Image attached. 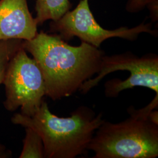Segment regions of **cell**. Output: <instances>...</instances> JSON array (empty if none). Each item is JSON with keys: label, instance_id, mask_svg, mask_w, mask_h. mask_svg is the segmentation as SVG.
<instances>
[{"label": "cell", "instance_id": "6da1fadb", "mask_svg": "<svg viewBox=\"0 0 158 158\" xmlns=\"http://www.w3.org/2000/svg\"><path fill=\"white\" fill-rule=\"evenodd\" d=\"M23 48L37 63L43 75L46 96L53 100L73 95L98 73L104 53L84 42L69 45L58 35L41 31Z\"/></svg>", "mask_w": 158, "mask_h": 158}, {"label": "cell", "instance_id": "7a4b0ae2", "mask_svg": "<svg viewBox=\"0 0 158 158\" xmlns=\"http://www.w3.org/2000/svg\"><path fill=\"white\" fill-rule=\"evenodd\" d=\"M105 120L89 108L80 107L69 117L52 113L43 101L31 116L17 113L12 117L15 125L31 128L41 137L46 158H74L84 155L96 130Z\"/></svg>", "mask_w": 158, "mask_h": 158}, {"label": "cell", "instance_id": "3957f363", "mask_svg": "<svg viewBox=\"0 0 158 158\" xmlns=\"http://www.w3.org/2000/svg\"><path fill=\"white\" fill-rule=\"evenodd\" d=\"M130 117L119 123L104 121L88 146L95 158H155L158 156V125L149 116L128 108Z\"/></svg>", "mask_w": 158, "mask_h": 158}, {"label": "cell", "instance_id": "277c9868", "mask_svg": "<svg viewBox=\"0 0 158 158\" xmlns=\"http://www.w3.org/2000/svg\"><path fill=\"white\" fill-rule=\"evenodd\" d=\"M2 84L6 90L4 106L9 111L20 108L21 114L31 116L46 96L45 81L40 67L34 58L28 56L23 45L8 63Z\"/></svg>", "mask_w": 158, "mask_h": 158}, {"label": "cell", "instance_id": "5b68a950", "mask_svg": "<svg viewBox=\"0 0 158 158\" xmlns=\"http://www.w3.org/2000/svg\"><path fill=\"white\" fill-rule=\"evenodd\" d=\"M49 32L58 35L69 41L77 37L81 42L100 48L102 43L112 38H120L133 41L140 34L148 33L156 36L157 30L152 29L151 23H142L133 28L122 27L114 30L102 28L97 22L91 11L89 0H80L77 6L69 10L56 21H51Z\"/></svg>", "mask_w": 158, "mask_h": 158}, {"label": "cell", "instance_id": "8992f818", "mask_svg": "<svg viewBox=\"0 0 158 158\" xmlns=\"http://www.w3.org/2000/svg\"><path fill=\"white\" fill-rule=\"evenodd\" d=\"M127 70L130 77L125 80L115 79L105 84V95L115 97L123 91L135 87L149 88L158 95V57L148 54L138 57L131 52L102 57L101 67L97 76L85 81L79 90L85 94L94 87L108 74Z\"/></svg>", "mask_w": 158, "mask_h": 158}, {"label": "cell", "instance_id": "52a82bcc", "mask_svg": "<svg viewBox=\"0 0 158 158\" xmlns=\"http://www.w3.org/2000/svg\"><path fill=\"white\" fill-rule=\"evenodd\" d=\"M38 27L27 0H0V41L32 40Z\"/></svg>", "mask_w": 158, "mask_h": 158}, {"label": "cell", "instance_id": "ba28073f", "mask_svg": "<svg viewBox=\"0 0 158 158\" xmlns=\"http://www.w3.org/2000/svg\"><path fill=\"white\" fill-rule=\"evenodd\" d=\"M72 4L70 0H36V17L38 25L48 21H56L71 10Z\"/></svg>", "mask_w": 158, "mask_h": 158}, {"label": "cell", "instance_id": "9c48e42d", "mask_svg": "<svg viewBox=\"0 0 158 158\" xmlns=\"http://www.w3.org/2000/svg\"><path fill=\"white\" fill-rule=\"evenodd\" d=\"M26 134L19 158H45L44 147L40 136L31 128H25Z\"/></svg>", "mask_w": 158, "mask_h": 158}, {"label": "cell", "instance_id": "30bf717a", "mask_svg": "<svg viewBox=\"0 0 158 158\" xmlns=\"http://www.w3.org/2000/svg\"><path fill=\"white\" fill-rule=\"evenodd\" d=\"M23 40H10L0 41V85L4 79L6 70L12 57L23 45Z\"/></svg>", "mask_w": 158, "mask_h": 158}, {"label": "cell", "instance_id": "8fae6325", "mask_svg": "<svg viewBox=\"0 0 158 158\" xmlns=\"http://www.w3.org/2000/svg\"><path fill=\"white\" fill-rule=\"evenodd\" d=\"M148 8L152 22L158 20V0H128L126 10L131 13L141 11Z\"/></svg>", "mask_w": 158, "mask_h": 158}, {"label": "cell", "instance_id": "7c38bea8", "mask_svg": "<svg viewBox=\"0 0 158 158\" xmlns=\"http://www.w3.org/2000/svg\"><path fill=\"white\" fill-rule=\"evenodd\" d=\"M12 155L11 151L0 143V158H11Z\"/></svg>", "mask_w": 158, "mask_h": 158}]
</instances>
